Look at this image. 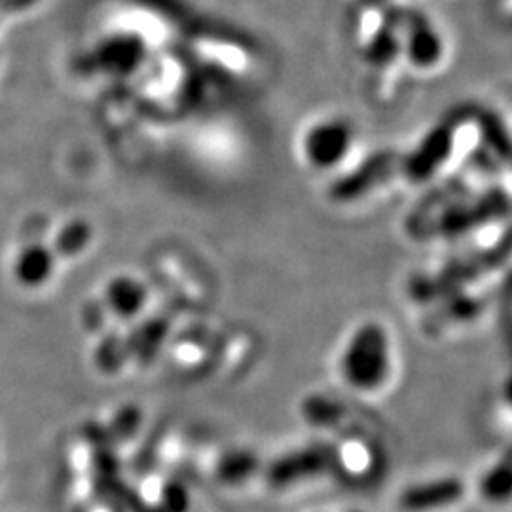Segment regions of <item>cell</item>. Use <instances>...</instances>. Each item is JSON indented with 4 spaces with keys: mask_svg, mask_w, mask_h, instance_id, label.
I'll return each instance as SVG.
<instances>
[{
    "mask_svg": "<svg viewBox=\"0 0 512 512\" xmlns=\"http://www.w3.org/2000/svg\"><path fill=\"white\" fill-rule=\"evenodd\" d=\"M109 302L112 310L122 313L124 317H131L133 313L141 310L145 302V289L141 283L133 279H116L109 287Z\"/></svg>",
    "mask_w": 512,
    "mask_h": 512,
    "instance_id": "cell-8",
    "label": "cell"
},
{
    "mask_svg": "<svg viewBox=\"0 0 512 512\" xmlns=\"http://www.w3.org/2000/svg\"><path fill=\"white\" fill-rule=\"evenodd\" d=\"M503 399H505V403L509 404L512 408V374L507 376V380H505V384H503Z\"/></svg>",
    "mask_w": 512,
    "mask_h": 512,
    "instance_id": "cell-11",
    "label": "cell"
},
{
    "mask_svg": "<svg viewBox=\"0 0 512 512\" xmlns=\"http://www.w3.org/2000/svg\"><path fill=\"white\" fill-rule=\"evenodd\" d=\"M401 52L406 55L408 65L420 71L418 74L431 76L444 67L446 55H450V44L435 23L420 19L408 27Z\"/></svg>",
    "mask_w": 512,
    "mask_h": 512,
    "instance_id": "cell-3",
    "label": "cell"
},
{
    "mask_svg": "<svg viewBox=\"0 0 512 512\" xmlns=\"http://www.w3.org/2000/svg\"><path fill=\"white\" fill-rule=\"evenodd\" d=\"M37 0H0V10L8 12V10H23L33 6Z\"/></svg>",
    "mask_w": 512,
    "mask_h": 512,
    "instance_id": "cell-10",
    "label": "cell"
},
{
    "mask_svg": "<svg viewBox=\"0 0 512 512\" xmlns=\"http://www.w3.org/2000/svg\"><path fill=\"white\" fill-rule=\"evenodd\" d=\"M327 463H329L327 450H315V448L302 450L293 456L279 459L274 465L272 480L277 486L296 484L302 478L321 475L327 469Z\"/></svg>",
    "mask_w": 512,
    "mask_h": 512,
    "instance_id": "cell-5",
    "label": "cell"
},
{
    "mask_svg": "<svg viewBox=\"0 0 512 512\" xmlns=\"http://www.w3.org/2000/svg\"><path fill=\"white\" fill-rule=\"evenodd\" d=\"M465 495V484L456 476H440L421 480L399 495V505L404 512H437L458 505Z\"/></svg>",
    "mask_w": 512,
    "mask_h": 512,
    "instance_id": "cell-4",
    "label": "cell"
},
{
    "mask_svg": "<svg viewBox=\"0 0 512 512\" xmlns=\"http://www.w3.org/2000/svg\"><path fill=\"white\" fill-rule=\"evenodd\" d=\"M88 239H90V228L84 222H74L61 232L57 245L63 247L65 253H78L82 247H86Z\"/></svg>",
    "mask_w": 512,
    "mask_h": 512,
    "instance_id": "cell-9",
    "label": "cell"
},
{
    "mask_svg": "<svg viewBox=\"0 0 512 512\" xmlns=\"http://www.w3.org/2000/svg\"><path fill=\"white\" fill-rule=\"evenodd\" d=\"M340 378L359 393L382 389L393 370L391 334L380 321H365L351 330L338 361Z\"/></svg>",
    "mask_w": 512,
    "mask_h": 512,
    "instance_id": "cell-1",
    "label": "cell"
},
{
    "mask_svg": "<svg viewBox=\"0 0 512 512\" xmlns=\"http://www.w3.org/2000/svg\"><path fill=\"white\" fill-rule=\"evenodd\" d=\"M359 148V131L342 114H317L304 126L298 137L302 165L313 175L327 177L338 173Z\"/></svg>",
    "mask_w": 512,
    "mask_h": 512,
    "instance_id": "cell-2",
    "label": "cell"
},
{
    "mask_svg": "<svg viewBox=\"0 0 512 512\" xmlns=\"http://www.w3.org/2000/svg\"><path fill=\"white\" fill-rule=\"evenodd\" d=\"M480 495L490 505H507L512 501V450L482 475Z\"/></svg>",
    "mask_w": 512,
    "mask_h": 512,
    "instance_id": "cell-7",
    "label": "cell"
},
{
    "mask_svg": "<svg viewBox=\"0 0 512 512\" xmlns=\"http://www.w3.org/2000/svg\"><path fill=\"white\" fill-rule=\"evenodd\" d=\"M54 270V255L44 245H29L19 253L14 262V274L19 283L37 287L44 283Z\"/></svg>",
    "mask_w": 512,
    "mask_h": 512,
    "instance_id": "cell-6",
    "label": "cell"
},
{
    "mask_svg": "<svg viewBox=\"0 0 512 512\" xmlns=\"http://www.w3.org/2000/svg\"><path fill=\"white\" fill-rule=\"evenodd\" d=\"M351 512H361V511H351Z\"/></svg>",
    "mask_w": 512,
    "mask_h": 512,
    "instance_id": "cell-12",
    "label": "cell"
}]
</instances>
